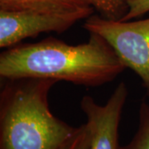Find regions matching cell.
I'll return each instance as SVG.
<instances>
[{
	"label": "cell",
	"instance_id": "obj_2",
	"mask_svg": "<svg viewBox=\"0 0 149 149\" xmlns=\"http://www.w3.org/2000/svg\"><path fill=\"white\" fill-rule=\"evenodd\" d=\"M56 81L4 80L0 93V149H58L76 128L56 117L49 92Z\"/></svg>",
	"mask_w": 149,
	"mask_h": 149
},
{
	"label": "cell",
	"instance_id": "obj_6",
	"mask_svg": "<svg viewBox=\"0 0 149 149\" xmlns=\"http://www.w3.org/2000/svg\"><path fill=\"white\" fill-rule=\"evenodd\" d=\"M89 7L85 0H0V10L62 11Z\"/></svg>",
	"mask_w": 149,
	"mask_h": 149
},
{
	"label": "cell",
	"instance_id": "obj_8",
	"mask_svg": "<svg viewBox=\"0 0 149 149\" xmlns=\"http://www.w3.org/2000/svg\"><path fill=\"white\" fill-rule=\"evenodd\" d=\"M100 15L106 19L118 21L127 14V0H85Z\"/></svg>",
	"mask_w": 149,
	"mask_h": 149
},
{
	"label": "cell",
	"instance_id": "obj_7",
	"mask_svg": "<svg viewBox=\"0 0 149 149\" xmlns=\"http://www.w3.org/2000/svg\"><path fill=\"white\" fill-rule=\"evenodd\" d=\"M118 149H149V104L143 100L139 109V128L133 139Z\"/></svg>",
	"mask_w": 149,
	"mask_h": 149
},
{
	"label": "cell",
	"instance_id": "obj_9",
	"mask_svg": "<svg viewBox=\"0 0 149 149\" xmlns=\"http://www.w3.org/2000/svg\"><path fill=\"white\" fill-rule=\"evenodd\" d=\"M91 133L86 123L77 127L73 135L58 149H89Z\"/></svg>",
	"mask_w": 149,
	"mask_h": 149
},
{
	"label": "cell",
	"instance_id": "obj_3",
	"mask_svg": "<svg viewBox=\"0 0 149 149\" xmlns=\"http://www.w3.org/2000/svg\"><path fill=\"white\" fill-rule=\"evenodd\" d=\"M83 27L109 43L124 66L140 77L149 95V18L114 21L92 14Z\"/></svg>",
	"mask_w": 149,
	"mask_h": 149
},
{
	"label": "cell",
	"instance_id": "obj_10",
	"mask_svg": "<svg viewBox=\"0 0 149 149\" xmlns=\"http://www.w3.org/2000/svg\"><path fill=\"white\" fill-rule=\"evenodd\" d=\"M128 11L121 21H130L149 12V0H127Z\"/></svg>",
	"mask_w": 149,
	"mask_h": 149
},
{
	"label": "cell",
	"instance_id": "obj_1",
	"mask_svg": "<svg viewBox=\"0 0 149 149\" xmlns=\"http://www.w3.org/2000/svg\"><path fill=\"white\" fill-rule=\"evenodd\" d=\"M125 69L109 43L93 32L86 42L76 46L50 37L19 43L0 55L3 80L45 79L97 87L113 81Z\"/></svg>",
	"mask_w": 149,
	"mask_h": 149
},
{
	"label": "cell",
	"instance_id": "obj_4",
	"mask_svg": "<svg viewBox=\"0 0 149 149\" xmlns=\"http://www.w3.org/2000/svg\"><path fill=\"white\" fill-rule=\"evenodd\" d=\"M94 10L92 7L62 11L0 10V47L10 48L41 33L65 32L91 17Z\"/></svg>",
	"mask_w": 149,
	"mask_h": 149
},
{
	"label": "cell",
	"instance_id": "obj_5",
	"mask_svg": "<svg viewBox=\"0 0 149 149\" xmlns=\"http://www.w3.org/2000/svg\"><path fill=\"white\" fill-rule=\"evenodd\" d=\"M128 95L126 84L120 82L104 105L97 104L91 96L82 98L80 108L91 133L89 149H118V127Z\"/></svg>",
	"mask_w": 149,
	"mask_h": 149
}]
</instances>
